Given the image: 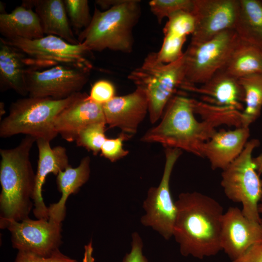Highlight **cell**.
<instances>
[{
	"label": "cell",
	"instance_id": "1",
	"mask_svg": "<svg viewBox=\"0 0 262 262\" xmlns=\"http://www.w3.org/2000/svg\"><path fill=\"white\" fill-rule=\"evenodd\" d=\"M241 111L181 95L174 96L161 122L141 137L145 143H158L165 148L185 150L201 157V147L222 125L241 126Z\"/></svg>",
	"mask_w": 262,
	"mask_h": 262
},
{
	"label": "cell",
	"instance_id": "2",
	"mask_svg": "<svg viewBox=\"0 0 262 262\" xmlns=\"http://www.w3.org/2000/svg\"><path fill=\"white\" fill-rule=\"evenodd\" d=\"M173 236L180 254L202 260L222 250L220 235L223 209L215 199L194 191L180 193Z\"/></svg>",
	"mask_w": 262,
	"mask_h": 262
},
{
	"label": "cell",
	"instance_id": "3",
	"mask_svg": "<svg viewBox=\"0 0 262 262\" xmlns=\"http://www.w3.org/2000/svg\"><path fill=\"white\" fill-rule=\"evenodd\" d=\"M36 140L26 135L15 147L0 149V228L10 220L29 218L35 179L30 153Z\"/></svg>",
	"mask_w": 262,
	"mask_h": 262
},
{
	"label": "cell",
	"instance_id": "4",
	"mask_svg": "<svg viewBox=\"0 0 262 262\" xmlns=\"http://www.w3.org/2000/svg\"><path fill=\"white\" fill-rule=\"evenodd\" d=\"M140 15L138 0H118L104 11L95 8L90 24L79 33L78 40L90 51L109 49L130 53L133 45L132 30Z\"/></svg>",
	"mask_w": 262,
	"mask_h": 262
},
{
	"label": "cell",
	"instance_id": "5",
	"mask_svg": "<svg viewBox=\"0 0 262 262\" xmlns=\"http://www.w3.org/2000/svg\"><path fill=\"white\" fill-rule=\"evenodd\" d=\"M76 93L66 98L30 97L12 103L8 115L0 122V136L8 138L18 134L51 141L58 134L54 127L57 115L82 98Z\"/></svg>",
	"mask_w": 262,
	"mask_h": 262
},
{
	"label": "cell",
	"instance_id": "6",
	"mask_svg": "<svg viewBox=\"0 0 262 262\" xmlns=\"http://www.w3.org/2000/svg\"><path fill=\"white\" fill-rule=\"evenodd\" d=\"M184 57L170 63L160 61L157 52L149 53L142 65L132 70L128 79L144 88L148 101L149 120L153 124L161 118L164 111L185 75Z\"/></svg>",
	"mask_w": 262,
	"mask_h": 262
},
{
	"label": "cell",
	"instance_id": "7",
	"mask_svg": "<svg viewBox=\"0 0 262 262\" xmlns=\"http://www.w3.org/2000/svg\"><path fill=\"white\" fill-rule=\"evenodd\" d=\"M259 145L257 139L247 142L241 154L222 170L221 185L229 199L242 204V212L246 218L261 223L258 205L262 196V180L252 156Z\"/></svg>",
	"mask_w": 262,
	"mask_h": 262
},
{
	"label": "cell",
	"instance_id": "8",
	"mask_svg": "<svg viewBox=\"0 0 262 262\" xmlns=\"http://www.w3.org/2000/svg\"><path fill=\"white\" fill-rule=\"evenodd\" d=\"M0 40L25 53L26 65L43 67L64 65L91 70L87 59L91 51L82 44H71L62 38L48 35L35 39L21 38Z\"/></svg>",
	"mask_w": 262,
	"mask_h": 262
},
{
	"label": "cell",
	"instance_id": "9",
	"mask_svg": "<svg viewBox=\"0 0 262 262\" xmlns=\"http://www.w3.org/2000/svg\"><path fill=\"white\" fill-rule=\"evenodd\" d=\"M239 40L234 29L201 43H190L184 52L185 75L181 84L198 85L222 69Z\"/></svg>",
	"mask_w": 262,
	"mask_h": 262
},
{
	"label": "cell",
	"instance_id": "10",
	"mask_svg": "<svg viewBox=\"0 0 262 262\" xmlns=\"http://www.w3.org/2000/svg\"><path fill=\"white\" fill-rule=\"evenodd\" d=\"M181 154V150L165 148V164L163 176L157 187H150L142 205L145 214L141 216L142 225L150 227L164 239L173 236L177 208L172 199L170 180L174 165Z\"/></svg>",
	"mask_w": 262,
	"mask_h": 262
},
{
	"label": "cell",
	"instance_id": "11",
	"mask_svg": "<svg viewBox=\"0 0 262 262\" xmlns=\"http://www.w3.org/2000/svg\"><path fill=\"white\" fill-rule=\"evenodd\" d=\"M90 70L64 65L43 71L27 68L28 95L33 98H66L80 92L88 81Z\"/></svg>",
	"mask_w": 262,
	"mask_h": 262
},
{
	"label": "cell",
	"instance_id": "12",
	"mask_svg": "<svg viewBox=\"0 0 262 262\" xmlns=\"http://www.w3.org/2000/svg\"><path fill=\"white\" fill-rule=\"evenodd\" d=\"M62 226V223L49 218H29L21 221H9L0 229L10 231L14 248L46 257L59 250Z\"/></svg>",
	"mask_w": 262,
	"mask_h": 262
},
{
	"label": "cell",
	"instance_id": "13",
	"mask_svg": "<svg viewBox=\"0 0 262 262\" xmlns=\"http://www.w3.org/2000/svg\"><path fill=\"white\" fill-rule=\"evenodd\" d=\"M239 9V0H193L191 12L195 30L191 42H205L226 30L234 29Z\"/></svg>",
	"mask_w": 262,
	"mask_h": 262
},
{
	"label": "cell",
	"instance_id": "14",
	"mask_svg": "<svg viewBox=\"0 0 262 262\" xmlns=\"http://www.w3.org/2000/svg\"><path fill=\"white\" fill-rule=\"evenodd\" d=\"M262 242V225L246 218L238 207H231L224 213L220 242L222 250L231 261L250 247Z\"/></svg>",
	"mask_w": 262,
	"mask_h": 262
},
{
	"label": "cell",
	"instance_id": "15",
	"mask_svg": "<svg viewBox=\"0 0 262 262\" xmlns=\"http://www.w3.org/2000/svg\"><path fill=\"white\" fill-rule=\"evenodd\" d=\"M102 107L110 128H118L121 132L132 136L148 112V101L145 89L136 86L132 93L115 96Z\"/></svg>",
	"mask_w": 262,
	"mask_h": 262
},
{
	"label": "cell",
	"instance_id": "16",
	"mask_svg": "<svg viewBox=\"0 0 262 262\" xmlns=\"http://www.w3.org/2000/svg\"><path fill=\"white\" fill-rule=\"evenodd\" d=\"M36 142L39 158L32 197L34 206L33 211L37 219H49L48 207L44 202L42 193L46 177L49 173L57 176L70 165L65 147L59 146L51 148L50 141L42 138L37 139Z\"/></svg>",
	"mask_w": 262,
	"mask_h": 262
},
{
	"label": "cell",
	"instance_id": "17",
	"mask_svg": "<svg viewBox=\"0 0 262 262\" xmlns=\"http://www.w3.org/2000/svg\"><path fill=\"white\" fill-rule=\"evenodd\" d=\"M249 136V128L242 126L217 131L202 145V158L208 160L213 170H222L241 154Z\"/></svg>",
	"mask_w": 262,
	"mask_h": 262
},
{
	"label": "cell",
	"instance_id": "18",
	"mask_svg": "<svg viewBox=\"0 0 262 262\" xmlns=\"http://www.w3.org/2000/svg\"><path fill=\"white\" fill-rule=\"evenodd\" d=\"M180 87L203 96V101L207 103L240 111L244 108V92L239 79L222 70L202 84H183Z\"/></svg>",
	"mask_w": 262,
	"mask_h": 262
},
{
	"label": "cell",
	"instance_id": "19",
	"mask_svg": "<svg viewBox=\"0 0 262 262\" xmlns=\"http://www.w3.org/2000/svg\"><path fill=\"white\" fill-rule=\"evenodd\" d=\"M98 122L106 123L102 105L89 99L85 93L57 115L54 127L64 139L71 142L82 129Z\"/></svg>",
	"mask_w": 262,
	"mask_h": 262
},
{
	"label": "cell",
	"instance_id": "20",
	"mask_svg": "<svg viewBox=\"0 0 262 262\" xmlns=\"http://www.w3.org/2000/svg\"><path fill=\"white\" fill-rule=\"evenodd\" d=\"M22 5L34 8L44 34L57 36L71 44H80L69 25L64 0H24Z\"/></svg>",
	"mask_w": 262,
	"mask_h": 262
},
{
	"label": "cell",
	"instance_id": "21",
	"mask_svg": "<svg viewBox=\"0 0 262 262\" xmlns=\"http://www.w3.org/2000/svg\"><path fill=\"white\" fill-rule=\"evenodd\" d=\"M90 164V157L86 156L82 159L77 167L73 168L69 165L56 176L57 188L62 196L58 202L52 204L48 207L49 219L59 223L64 220L66 200L70 195L77 193L89 180Z\"/></svg>",
	"mask_w": 262,
	"mask_h": 262
},
{
	"label": "cell",
	"instance_id": "22",
	"mask_svg": "<svg viewBox=\"0 0 262 262\" xmlns=\"http://www.w3.org/2000/svg\"><path fill=\"white\" fill-rule=\"evenodd\" d=\"M0 32L7 39H35L45 36L37 14L32 8L23 5L10 13H0Z\"/></svg>",
	"mask_w": 262,
	"mask_h": 262
},
{
	"label": "cell",
	"instance_id": "23",
	"mask_svg": "<svg viewBox=\"0 0 262 262\" xmlns=\"http://www.w3.org/2000/svg\"><path fill=\"white\" fill-rule=\"evenodd\" d=\"M0 85L1 90L12 89L28 95L26 81L25 56L0 39Z\"/></svg>",
	"mask_w": 262,
	"mask_h": 262
},
{
	"label": "cell",
	"instance_id": "24",
	"mask_svg": "<svg viewBox=\"0 0 262 262\" xmlns=\"http://www.w3.org/2000/svg\"><path fill=\"white\" fill-rule=\"evenodd\" d=\"M221 70L238 79L262 73V48L239 39Z\"/></svg>",
	"mask_w": 262,
	"mask_h": 262
},
{
	"label": "cell",
	"instance_id": "25",
	"mask_svg": "<svg viewBox=\"0 0 262 262\" xmlns=\"http://www.w3.org/2000/svg\"><path fill=\"white\" fill-rule=\"evenodd\" d=\"M234 30L239 39L262 48V2L259 0H239Z\"/></svg>",
	"mask_w": 262,
	"mask_h": 262
},
{
	"label": "cell",
	"instance_id": "26",
	"mask_svg": "<svg viewBox=\"0 0 262 262\" xmlns=\"http://www.w3.org/2000/svg\"><path fill=\"white\" fill-rule=\"evenodd\" d=\"M244 92L245 107L241 115V126L249 128L260 116L262 109V73L239 79Z\"/></svg>",
	"mask_w": 262,
	"mask_h": 262
},
{
	"label": "cell",
	"instance_id": "27",
	"mask_svg": "<svg viewBox=\"0 0 262 262\" xmlns=\"http://www.w3.org/2000/svg\"><path fill=\"white\" fill-rule=\"evenodd\" d=\"M105 122H98L90 124L82 129L78 133L76 142L97 155L106 139L105 135Z\"/></svg>",
	"mask_w": 262,
	"mask_h": 262
},
{
	"label": "cell",
	"instance_id": "28",
	"mask_svg": "<svg viewBox=\"0 0 262 262\" xmlns=\"http://www.w3.org/2000/svg\"><path fill=\"white\" fill-rule=\"evenodd\" d=\"M150 10L159 23L165 17L181 11L191 12L193 0H152L149 2Z\"/></svg>",
	"mask_w": 262,
	"mask_h": 262
},
{
	"label": "cell",
	"instance_id": "29",
	"mask_svg": "<svg viewBox=\"0 0 262 262\" xmlns=\"http://www.w3.org/2000/svg\"><path fill=\"white\" fill-rule=\"evenodd\" d=\"M64 2L67 16L75 30H79L86 28L92 19L90 14L88 1L65 0Z\"/></svg>",
	"mask_w": 262,
	"mask_h": 262
},
{
	"label": "cell",
	"instance_id": "30",
	"mask_svg": "<svg viewBox=\"0 0 262 262\" xmlns=\"http://www.w3.org/2000/svg\"><path fill=\"white\" fill-rule=\"evenodd\" d=\"M132 135L121 132L115 138H106L102 145L101 155L111 162H115L127 156L129 151L123 148V142Z\"/></svg>",
	"mask_w": 262,
	"mask_h": 262
},
{
	"label": "cell",
	"instance_id": "31",
	"mask_svg": "<svg viewBox=\"0 0 262 262\" xmlns=\"http://www.w3.org/2000/svg\"><path fill=\"white\" fill-rule=\"evenodd\" d=\"M115 96V88L110 81L100 80L92 85L88 98L92 101L103 105Z\"/></svg>",
	"mask_w": 262,
	"mask_h": 262
},
{
	"label": "cell",
	"instance_id": "32",
	"mask_svg": "<svg viewBox=\"0 0 262 262\" xmlns=\"http://www.w3.org/2000/svg\"><path fill=\"white\" fill-rule=\"evenodd\" d=\"M15 262H78L62 253L60 250L49 256H43L29 252L18 251Z\"/></svg>",
	"mask_w": 262,
	"mask_h": 262
},
{
	"label": "cell",
	"instance_id": "33",
	"mask_svg": "<svg viewBox=\"0 0 262 262\" xmlns=\"http://www.w3.org/2000/svg\"><path fill=\"white\" fill-rule=\"evenodd\" d=\"M143 242L140 234L133 232L131 234V251L125 254L122 262H148L143 254Z\"/></svg>",
	"mask_w": 262,
	"mask_h": 262
},
{
	"label": "cell",
	"instance_id": "34",
	"mask_svg": "<svg viewBox=\"0 0 262 262\" xmlns=\"http://www.w3.org/2000/svg\"><path fill=\"white\" fill-rule=\"evenodd\" d=\"M232 262H262V242L250 247L246 252Z\"/></svg>",
	"mask_w": 262,
	"mask_h": 262
},
{
	"label": "cell",
	"instance_id": "35",
	"mask_svg": "<svg viewBox=\"0 0 262 262\" xmlns=\"http://www.w3.org/2000/svg\"><path fill=\"white\" fill-rule=\"evenodd\" d=\"M84 249L82 262H95V259L93 257V247L92 240L84 246Z\"/></svg>",
	"mask_w": 262,
	"mask_h": 262
},
{
	"label": "cell",
	"instance_id": "36",
	"mask_svg": "<svg viewBox=\"0 0 262 262\" xmlns=\"http://www.w3.org/2000/svg\"><path fill=\"white\" fill-rule=\"evenodd\" d=\"M253 161L257 172L262 180V153L256 157H253Z\"/></svg>",
	"mask_w": 262,
	"mask_h": 262
},
{
	"label": "cell",
	"instance_id": "37",
	"mask_svg": "<svg viewBox=\"0 0 262 262\" xmlns=\"http://www.w3.org/2000/svg\"><path fill=\"white\" fill-rule=\"evenodd\" d=\"M258 211L260 214L262 213V196L259 203ZM261 224L262 225V219Z\"/></svg>",
	"mask_w": 262,
	"mask_h": 262
},
{
	"label": "cell",
	"instance_id": "38",
	"mask_svg": "<svg viewBox=\"0 0 262 262\" xmlns=\"http://www.w3.org/2000/svg\"><path fill=\"white\" fill-rule=\"evenodd\" d=\"M262 2V0H261Z\"/></svg>",
	"mask_w": 262,
	"mask_h": 262
}]
</instances>
